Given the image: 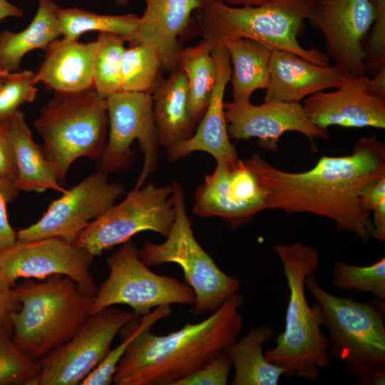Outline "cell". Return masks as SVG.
<instances>
[{"label": "cell", "mask_w": 385, "mask_h": 385, "mask_svg": "<svg viewBox=\"0 0 385 385\" xmlns=\"http://www.w3.org/2000/svg\"><path fill=\"white\" fill-rule=\"evenodd\" d=\"M247 160L268 210L328 218L337 230L355 235L363 244L374 237L371 212L363 207L361 195L385 176V144L376 135L361 136L351 154L322 156L314 167L301 173L279 170L257 153Z\"/></svg>", "instance_id": "obj_1"}, {"label": "cell", "mask_w": 385, "mask_h": 385, "mask_svg": "<svg viewBox=\"0 0 385 385\" xmlns=\"http://www.w3.org/2000/svg\"><path fill=\"white\" fill-rule=\"evenodd\" d=\"M237 293L204 320L156 335L148 329L131 342L113 375L115 385H174L199 370L237 340L243 328Z\"/></svg>", "instance_id": "obj_2"}, {"label": "cell", "mask_w": 385, "mask_h": 385, "mask_svg": "<svg viewBox=\"0 0 385 385\" xmlns=\"http://www.w3.org/2000/svg\"><path fill=\"white\" fill-rule=\"evenodd\" d=\"M274 250L282 264L289 299L284 329L277 335L276 346L264 355L270 362L282 367L286 376L317 381L320 369L329 365V340L322 333V309L318 304L312 307L308 304L304 280L319 268V253L302 242L278 244Z\"/></svg>", "instance_id": "obj_3"}, {"label": "cell", "mask_w": 385, "mask_h": 385, "mask_svg": "<svg viewBox=\"0 0 385 385\" xmlns=\"http://www.w3.org/2000/svg\"><path fill=\"white\" fill-rule=\"evenodd\" d=\"M312 0H272L259 6H232L203 3L193 14L198 33L212 48L236 38H249L293 53L309 62L329 65L325 53L306 49L297 40L303 31Z\"/></svg>", "instance_id": "obj_4"}, {"label": "cell", "mask_w": 385, "mask_h": 385, "mask_svg": "<svg viewBox=\"0 0 385 385\" xmlns=\"http://www.w3.org/2000/svg\"><path fill=\"white\" fill-rule=\"evenodd\" d=\"M14 292L20 304L10 316L14 342L36 361L77 332L89 316L93 299L62 274L43 281L25 279L14 287Z\"/></svg>", "instance_id": "obj_5"}, {"label": "cell", "mask_w": 385, "mask_h": 385, "mask_svg": "<svg viewBox=\"0 0 385 385\" xmlns=\"http://www.w3.org/2000/svg\"><path fill=\"white\" fill-rule=\"evenodd\" d=\"M323 314L329 333V354L341 359L347 374L359 384L385 383V302L381 299L359 302L335 296L324 289L314 273L304 280Z\"/></svg>", "instance_id": "obj_6"}, {"label": "cell", "mask_w": 385, "mask_h": 385, "mask_svg": "<svg viewBox=\"0 0 385 385\" xmlns=\"http://www.w3.org/2000/svg\"><path fill=\"white\" fill-rule=\"evenodd\" d=\"M106 98L94 88L56 93L44 106L34 126L43 140V153L60 184L80 158L98 160L106 145Z\"/></svg>", "instance_id": "obj_7"}, {"label": "cell", "mask_w": 385, "mask_h": 385, "mask_svg": "<svg viewBox=\"0 0 385 385\" xmlns=\"http://www.w3.org/2000/svg\"><path fill=\"white\" fill-rule=\"evenodd\" d=\"M172 185L175 217L171 229L162 243L146 240L138 249V256L148 267L178 264L187 284L195 293L191 312L201 316L213 312L238 293L242 281L222 272L197 242L186 212L183 189L178 181H173Z\"/></svg>", "instance_id": "obj_8"}, {"label": "cell", "mask_w": 385, "mask_h": 385, "mask_svg": "<svg viewBox=\"0 0 385 385\" xmlns=\"http://www.w3.org/2000/svg\"><path fill=\"white\" fill-rule=\"evenodd\" d=\"M109 275L98 287L89 315L115 304H125L139 317L165 305L192 306L195 293L178 279L158 274L139 258L130 241L121 244L106 260Z\"/></svg>", "instance_id": "obj_9"}, {"label": "cell", "mask_w": 385, "mask_h": 385, "mask_svg": "<svg viewBox=\"0 0 385 385\" xmlns=\"http://www.w3.org/2000/svg\"><path fill=\"white\" fill-rule=\"evenodd\" d=\"M173 193L172 184L148 183L133 189L121 202L92 220L73 244L96 257L143 231L166 237L175 217Z\"/></svg>", "instance_id": "obj_10"}, {"label": "cell", "mask_w": 385, "mask_h": 385, "mask_svg": "<svg viewBox=\"0 0 385 385\" xmlns=\"http://www.w3.org/2000/svg\"><path fill=\"white\" fill-rule=\"evenodd\" d=\"M109 135L98 170L108 173L130 168L134 158L131 145L138 140L143 155L142 170L134 189L142 187L155 171L160 147L152 94L120 91L106 98Z\"/></svg>", "instance_id": "obj_11"}, {"label": "cell", "mask_w": 385, "mask_h": 385, "mask_svg": "<svg viewBox=\"0 0 385 385\" xmlns=\"http://www.w3.org/2000/svg\"><path fill=\"white\" fill-rule=\"evenodd\" d=\"M138 318L113 306L90 314L68 342L38 360V374L28 385L80 384L110 351L118 333Z\"/></svg>", "instance_id": "obj_12"}, {"label": "cell", "mask_w": 385, "mask_h": 385, "mask_svg": "<svg viewBox=\"0 0 385 385\" xmlns=\"http://www.w3.org/2000/svg\"><path fill=\"white\" fill-rule=\"evenodd\" d=\"M125 193L118 183H109L108 173L97 171L53 200L43 216L33 225L16 232L18 240L60 237L73 243L93 220Z\"/></svg>", "instance_id": "obj_13"}, {"label": "cell", "mask_w": 385, "mask_h": 385, "mask_svg": "<svg viewBox=\"0 0 385 385\" xmlns=\"http://www.w3.org/2000/svg\"><path fill=\"white\" fill-rule=\"evenodd\" d=\"M93 257L86 250L60 237L17 240L0 250V269L12 287L20 278L44 279L62 274L94 297L98 287L89 270Z\"/></svg>", "instance_id": "obj_14"}, {"label": "cell", "mask_w": 385, "mask_h": 385, "mask_svg": "<svg viewBox=\"0 0 385 385\" xmlns=\"http://www.w3.org/2000/svg\"><path fill=\"white\" fill-rule=\"evenodd\" d=\"M268 210L257 177L247 160L239 158L217 161L194 195V214L220 217L232 229L250 222L257 213Z\"/></svg>", "instance_id": "obj_15"}, {"label": "cell", "mask_w": 385, "mask_h": 385, "mask_svg": "<svg viewBox=\"0 0 385 385\" xmlns=\"http://www.w3.org/2000/svg\"><path fill=\"white\" fill-rule=\"evenodd\" d=\"M374 19L373 0H312L307 16L324 36L325 54L353 78L366 76L362 41Z\"/></svg>", "instance_id": "obj_16"}, {"label": "cell", "mask_w": 385, "mask_h": 385, "mask_svg": "<svg viewBox=\"0 0 385 385\" xmlns=\"http://www.w3.org/2000/svg\"><path fill=\"white\" fill-rule=\"evenodd\" d=\"M230 138L249 140L258 138L261 148L277 151L281 136L287 131L305 135L314 148V140H329L327 130L313 124L300 103L270 101L260 105L250 102L224 103Z\"/></svg>", "instance_id": "obj_17"}, {"label": "cell", "mask_w": 385, "mask_h": 385, "mask_svg": "<svg viewBox=\"0 0 385 385\" xmlns=\"http://www.w3.org/2000/svg\"><path fill=\"white\" fill-rule=\"evenodd\" d=\"M145 9L131 45L144 43L158 53L164 72L180 66L184 48L181 38L196 26L194 12L202 5L200 0H143Z\"/></svg>", "instance_id": "obj_18"}, {"label": "cell", "mask_w": 385, "mask_h": 385, "mask_svg": "<svg viewBox=\"0 0 385 385\" xmlns=\"http://www.w3.org/2000/svg\"><path fill=\"white\" fill-rule=\"evenodd\" d=\"M212 54L217 66V80L207 109L190 138L166 149L170 163L195 151L207 153L216 161L239 158L230 140L224 109L225 91L232 72L230 54L224 45L213 48Z\"/></svg>", "instance_id": "obj_19"}, {"label": "cell", "mask_w": 385, "mask_h": 385, "mask_svg": "<svg viewBox=\"0 0 385 385\" xmlns=\"http://www.w3.org/2000/svg\"><path fill=\"white\" fill-rule=\"evenodd\" d=\"M270 71L265 101L300 103L325 89L356 83L361 78L349 76L334 65H316L282 50H272Z\"/></svg>", "instance_id": "obj_20"}, {"label": "cell", "mask_w": 385, "mask_h": 385, "mask_svg": "<svg viewBox=\"0 0 385 385\" xmlns=\"http://www.w3.org/2000/svg\"><path fill=\"white\" fill-rule=\"evenodd\" d=\"M363 77L356 83L308 96L303 108L310 121L325 130L331 125L384 129L385 100L362 88Z\"/></svg>", "instance_id": "obj_21"}, {"label": "cell", "mask_w": 385, "mask_h": 385, "mask_svg": "<svg viewBox=\"0 0 385 385\" xmlns=\"http://www.w3.org/2000/svg\"><path fill=\"white\" fill-rule=\"evenodd\" d=\"M97 41L81 43L56 38L46 48L44 61L34 75L56 93H76L93 88V68Z\"/></svg>", "instance_id": "obj_22"}, {"label": "cell", "mask_w": 385, "mask_h": 385, "mask_svg": "<svg viewBox=\"0 0 385 385\" xmlns=\"http://www.w3.org/2000/svg\"><path fill=\"white\" fill-rule=\"evenodd\" d=\"M152 96L160 147L167 149L194 133L197 123L189 111L188 80L181 66L170 72Z\"/></svg>", "instance_id": "obj_23"}, {"label": "cell", "mask_w": 385, "mask_h": 385, "mask_svg": "<svg viewBox=\"0 0 385 385\" xmlns=\"http://www.w3.org/2000/svg\"><path fill=\"white\" fill-rule=\"evenodd\" d=\"M17 175L14 183L20 191L42 192L53 190L64 192L43 149L34 141L24 113L17 110L9 120Z\"/></svg>", "instance_id": "obj_24"}, {"label": "cell", "mask_w": 385, "mask_h": 385, "mask_svg": "<svg viewBox=\"0 0 385 385\" xmlns=\"http://www.w3.org/2000/svg\"><path fill=\"white\" fill-rule=\"evenodd\" d=\"M274 332L268 325L253 328L224 349L235 367L232 385H277L284 369L265 357L263 345Z\"/></svg>", "instance_id": "obj_25"}, {"label": "cell", "mask_w": 385, "mask_h": 385, "mask_svg": "<svg viewBox=\"0 0 385 385\" xmlns=\"http://www.w3.org/2000/svg\"><path fill=\"white\" fill-rule=\"evenodd\" d=\"M38 4L34 18L24 30L18 33L0 31V69L3 71H16L25 54L34 49L46 48L61 36L58 5L53 0H38Z\"/></svg>", "instance_id": "obj_26"}, {"label": "cell", "mask_w": 385, "mask_h": 385, "mask_svg": "<svg viewBox=\"0 0 385 385\" xmlns=\"http://www.w3.org/2000/svg\"><path fill=\"white\" fill-rule=\"evenodd\" d=\"M232 63L230 81L232 101L250 102L252 93L266 89L270 79V63L272 50L249 38H236L226 41Z\"/></svg>", "instance_id": "obj_27"}, {"label": "cell", "mask_w": 385, "mask_h": 385, "mask_svg": "<svg viewBox=\"0 0 385 385\" xmlns=\"http://www.w3.org/2000/svg\"><path fill=\"white\" fill-rule=\"evenodd\" d=\"M212 46L205 41L183 48L180 66L185 72L188 85V104L196 123L202 118L217 80V66Z\"/></svg>", "instance_id": "obj_28"}, {"label": "cell", "mask_w": 385, "mask_h": 385, "mask_svg": "<svg viewBox=\"0 0 385 385\" xmlns=\"http://www.w3.org/2000/svg\"><path fill=\"white\" fill-rule=\"evenodd\" d=\"M61 35L70 40H78L86 32L111 33L130 43L140 24L135 14L102 15L79 8L60 9L58 12Z\"/></svg>", "instance_id": "obj_29"}, {"label": "cell", "mask_w": 385, "mask_h": 385, "mask_svg": "<svg viewBox=\"0 0 385 385\" xmlns=\"http://www.w3.org/2000/svg\"><path fill=\"white\" fill-rule=\"evenodd\" d=\"M163 72L161 60L153 47L131 45L123 54L121 91L153 95L165 79Z\"/></svg>", "instance_id": "obj_30"}, {"label": "cell", "mask_w": 385, "mask_h": 385, "mask_svg": "<svg viewBox=\"0 0 385 385\" xmlns=\"http://www.w3.org/2000/svg\"><path fill=\"white\" fill-rule=\"evenodd\" d=\"M93 61V88L105 98L121 91V65L125 40L116 34L100 32Z\"/></svg>", "instance_id": "obj_31"}, {"label": "cell", "mask_w": 385, "mask_h": 385, "mask_svg": "<svg viewBox=\"0 0 385 385\" xmlns=\"http://www.w3.org/2000/svg\"><path fill=\"white\" fill-rule=\"evenodd\" d=\"M172 314L170 305L158 307L149 314L140 317L128 324V329L122 342L111 349L103 360L81 381V385H110L113 384L116 367L135 337L143 331L151 329L158 321L165 319Z\"/></svg>", "instance_id": "obj_32"}, {"label": "cell", "mask_w": 385, "mask_h": 385, "mask_svg": "<svg viewBox=\"0 0 385 385\" xmlns=\"http://www.w3.org/2000/svg\"><path fill=\"white\" fill-rule=\"evenodd\" d=\"M332 283L339 289L356 293L369 292L385 299V257L367 266L337 261L332 271Z\"/></svg>", "instance_id": "obj_33"}, {"label": "cell", "mask_w": 385, "mask_h": 385, "mask_svg": "<svg viewBox=\"0 0 385 385\" xmlns=\"http://www.w3.org/2000/svg\"><path fill=\"white\" fill-rule=\"evenodd\" d=\"M38 371V361L24 354L14 342L11 321L1 326L0 385H28Z\"/></svg>", "instance_id": "obj_34"}, {"label": "cell", "mask_w": 385, "mask_h": 385, "mask_svg": "<svg viewBox=\"0 0 385 385\" xmlns=\"http://www.w3.org/2000/svg\"><path fill=\"white\" fill-rule=\"evenodd\" d=\"M31 71L9 73L0 89V121L8 120L20 105L34 101L37 95Z\"/></svg>", "instance_id": "obj_35"}, {"label": "cell", "mask_w": 385, "mask_h": 385, "mask_svg": "<svg viewBox=\"0 0 385 385\" xmlns=\"http://www.w3.org/2000/svg\"><path fill=\"white\" fill-rule=\"evenodd\" d=\"M374 19L362 46L366 73L374 76L385 66V0H373Z\"/></svg>", "instance_id": "obj_36"}, {"label": "cell", "mask_w": 385, "mask_h": 385, "mask_svg": "<svg viewBox=\"0 0 385 385\" xmlns=\"http://www.w3.org/2000/svg\"><path fill=\"white\" fill-rule=\"evenodd\" d=\"M229 356L223 351L195 372L174 385H225L232 367Z\"/></svg>", "instance_id": "obj_37"}, {"label": "cell", "mask_w": 385, "mask_h": 385, "mask_svg": "<svg viewBox=\"0 0 385 385\" xmlns=\"http://www.w3.org/2000/svg\"><path fill=\"white\" fill-rule=\"evenodd\" d=\"M19 192L14 181L0 176V250L17 240L16 232L8 219L6 206L18 196Z\"/></svg>", "instance_id": "obj_38"}, {"label": "cell", "mask_w": 385, "mask_h": 385, "mask_svg": "<svg viewBox=\"0 0 385 385\" xmlns=\"http://www.w3.org/2000/svg\"><path fill=\"white\" fill-rule=\"evenodd\" d=\"M9 120L0 121V176L14 181L17 170L9 136Z\"/></svg>", "instance_id": "obj_39"}, {"label": "cell", "mask_w": 385, "mask_h": 385, "mask_svg": "<svg viewBox=\"0 0 385 385\" xmlns=\"http://www.w3.org/2000/svg\"><path fill=\"white\" fill-rule=\"evenodd\" d=\"M19 308L20 304L15 297L14 287L8 282L0 269V327L8 323L11 314Z\"/></svg>", "instance_id": "obj_40"}, {"label": "cell", "mask_w": 385, "mask_h": 385, "mask_svg": "<svg viewBox=\"0 0 385 385\" xmlns=\"http://www.w3.org/2000/svg\"><path fill=\"white\" fill-rule=\"evenodd\" d=\"M383 200H385V176L367 185L361 195V205L369 212Z\"/></svg>", "instance_id": "obj_41"}, {"label": "cell", "mask_w": 385, "mask_h": 385, "mask_svg": "<svg viewBox=\"0 0 385 385\" xmlns=\"http://www.w3.org/2000/svg\"><path fill=\"white\" fill-rule=\"evenodd\" d=\"M369 94L385 100V66H383L371 78L365 76L360 83Z\"/></svg>", "instance_id": "obj_42"}, {"label": "cell", "mask_w": 385, "mask_h": 385, "mask_svg": "<svg viewBox=\"0 0 385 385\" xmlns=\"http://www.w3.org/2000/svg\"><path fill=\"white\" fill-rule=\"evenodd\" d=\"M374 218L372 220L374 225V237L380 242L385 240V200H383L373 210Z\"/></svg>", "instance_id": "obj_43"}, {"label": "cell", "mask_w": 385, "mask_h": 385, "mask_svg": "<svg viewBox=\"0 0 385 385\" xmlns=\"http://www.w3.org/2000/svg\"><path fill=\"white\" fill-rule=\"evenodd\" d=\"M23 11L6 0H0V21L7 17H22Z\"/></svg>", "instance_id": "obj_44"}, {"label": "cell", "mask_w": 385, "mask_h": 385, "mask_svg": "<svg viewBox=\"0 0 385 385\" xmlns=\"http://www.w3.org/2000/svg\"><path fill=\"white\" fill-rule=\"evenodd\" d=\"M202 3L217 1L232 6H259L271 1L272 0H200Z\"/></svg>", "instance_id": "obj_45"}, {"label": "cell", "mask_w": 385, "mask_h": 385, "mask_svg": "<svg viewBox=\"0 0 385 385\" xmlns=\"http://www.w3.org/2000/svg\"><path fill=\"white\" fill-rule=\"evenodd\" d=\"M9 73L3 71L2 70L0 69V89L4 85Z\"/></svg>", "instance_id": "obj_46"}, {"label": "cell", "mask_w": 385, "mask_h": 385, "mask_svg": "<svg viewBox=\"0 0 385 385\" xmlns=\"http://www.w3.org/2000/svg\"><path fill=\"white\" fill-rule=\"evenodd\" d=\"M115 3L121 6H127L131 0H114Z\"/></svg>", "instance_id": "obj_47"}]
</instances>
